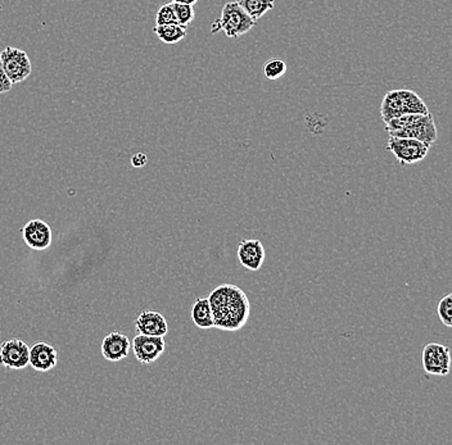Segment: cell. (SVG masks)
<instances>
[{
  "instance_id": "6da1fadb",
  "label": "cell",
  "mask_w": 452,
  "mask_h": 445,
  "mask_svg": "<svg viewBox=\"0 0 452 445\" xmlns=\"http://www.w3.org/2000/svg\"><path fill=\"white\" fill-rule=\"evenodd\" d=\"M209 306L214 316V327L224 331L242 329L250 317V301L240 287L224 284L211 293Z\"/></svg>"
},
{
  "instance_id": "7a4b0ae2",
  "label": "cell",
  "mask_w": 452,
  "mask_h": 445,
  "mask_svg": "<svg viewBox=\"0 0 452 445\" xmlns=\"http://www.w3.org/2000/svg\"><path fill=\"white\" fill-rule=\"evenodd\" d=\"M410 113H429L423 99L413 90L398 89L388 92L381 104V115L386 123L392 118Z\"/></svg>"
},
{
  "instance_id": "3957f363",
  "label": "cell",
  "mask_w": 452,
  "mask_h": 445,
  "mask_svg": "<svg viewBox=\"0 0 452 445\" xmlns=\"http://www.w3.org/2000/svg\"><path fill=\"white\" fill-rule=\"evenodd\" d=\"M255 25L256 21L252 20L251 17L239 7L237 1H231L224 6L220 17L212 22L211 34L224 31L228 37L237 39L239 36L251 31Z\"/></svg>"
},
{
  "instance_id": "277c9868",
  "label": "cell",
  "mask_w": 452,
  "mask_h": 445,
  "mask_svg": "<svg viewBox=\"0 0 452 445\" xmlns=\"http://www.w3.org/2000/svg\"><path fill=\"white\" fill-rule=\"evenodd\" d=\"M429 148H431L429 145L411 137H397L389 135L388 139L387 151H391L402 165H414L417 162H422L427 157Z\"/></svg>"
},
{
  "instance_id": "5b68a950",
  "label": "cell",
  "mask_w": 452,
  "mask_h": 445,
  "mask_svg": "<svg viewBox=\"0 0 452 445\" xmlns=\"http://www.w3.org/2000/svg\"><path fill=\"white\" fill-rule=\"evenodd\" d=\"M0 61L4 73L12 85L21 84L25 80L29 79L32 72V65L28 53L13 46H7L0 51Z\"/></svg>"
},
{
  "instance_id": "8992f818",
  "label": "cell",
  "mask_w": 452,
  "mask_h": 445,
  "mask_svg": "<svg viewBox=\"0 0 452 445\" xmlns=\"http://www.w3.org/2000/svg\"><path fill=\"white\" fill-rule=\"evenodd\" d=\"M422 362L427 374L446 376L450 372L451 353L445 345L429 343L424 346Z\"/></svg>"
},
{
  "instance_id": "52a82bcc",
  "label": "cell",
  "mask_w": 452,
  "mask_h": 445,
  "mask_svg": "<svg viewBox=\"0 0 452 445\" xmlns=\"http://www.w3.org/2000/svg\"><path fill=\"white\" fill-rule=\"evenodd\" d=\"M133 349L140 363L149 365L157 361L162 356V353L165 352V339L164 337L138 334L133 340Z\"/></svg>"
},
{
  "instance_id": "ba28073f",
  "label": "cell",
  "mask_w": 452,
  "mask_h": 445,
  "mask_svg": "<svg viewBox=\"0 0 452 445\" xmlns=\"http://www.w3.org/2000/svg\"><path fill=\"white\" fill-rule=\"evenodd\" d=\"M391 137H411V139H417L419 142H423L432 146V144L437 140L438 131L434 123V118L429 113H425L422 115V118L414 123L413 126L406 127V129L397 130V131H392L389 132Z\"/></svg>"
},
{
  "instance_id": "9c48e42d",
  "label": "cell",
  "mask_w": 452,
  "mask_h": 445,
  "mask_svg": "<svg viewBox=\"0 0 452 445\" xmlns=\"http://www.w3.org/2000/svg\"><path fill=\"white\" fill-rule=\"evenodd\" d=\"M30 348L20 339L4 341L0 346V365L20 370L29 365Z\"/></svg>"
},
{
  "instance_id": "30bf717a",
  "label": "cell",
  "mask_w": 452,
  "mask_h": 445,
  "mask_svg": "<svg viewBox=\"0 0 452 445\" xmlns=\"http://www.w3.org/2000/svg\"><path fill=\"white\" fill-rule=\"evenodd\" d=\"M237 256L244 268L250 271H259L265 261V248L259 240L244 239L238 245Z\"/></svg>"
},
{
  "instance_id": "8fae6325",
  "label": "cell",
  "mask_w": 452,
  "mask_h": 445,
  "mask_svg": "<svg viewBox=\"0 0 452 445\" xmlns=\"http://www.w3.org/2000/svg\"><path fill=\"white\" fill-rule=\"evenodd\" d=\"M23 237L30 248L36 251H43L51 245V227L42 220H32L23 227Z\"/></svg>"
},
{
  "instance_id": "7c38bea8",
  "label": "cell",
  "mask_w": 452,
  "mask_h": 445,
  "mask_svg": "<svg viewBox=\"0 0 452 445\" xmlns=\"http://www.w3.org/2000/svg\"><path fill=\"white\" fill-rule=\"evenodd\" d=\"M135 326L139 334L151 337H165L169 331L165 317L154 311L142 312L140 316L137 318Z\"/></svg>"
},
{
  "instance_id": "4fadbf2b",
  "label": "cell",
  "mask_w": 452,
  "mask_h": 445,
  "mask_svg": "<svg viewBox=\"0 0 452 445\" xmlns=\"http://www.w3.org/2000/svg\"><path fill=\"white\" fill-rule=\"evenodd\" d=\"M58 353L48 343H36L29 353V365L37 371H49L57 365Z\"/></svg>"
},
{
  "instance_id": "5bb4252c",
  "label": "cell",
  "mask_w": 452,
  "mask_h": 445,
  "mask_svg": "<svg viewBox=\"0 0 452 445\" xmlns=\"http://www.w3.org/2000/svg\"><path fill=\"white\" fill-rule=\"evenodd\" d=\"M130 340L120 332H111L102 343V353L104 358L117 362L129 354Z\"/></svg>"
},
{
  "instance_id": "9a60e30c",
  "label": "cell",
  "mask_w": 452,
  "mask_h": 445,
  "mask_svg": "<svg viewBox=\"0 0 452 445\" xmlns=\"http://www.w3.org/2000/svg\"><path fill=\"white\" fill-rule=\"evenodd\" d=\"M192 320L200 329L214 327V316L207 298H198L192 307Z\"/></svg>"
},
{
  "instance_id": "2e32d148",
  "label": "cell",
  "mask_w": 452,
  "mask_h": 445,
  "mask_svg": "<svg viewBox=\"0 0 452 445\" xmlns=\"http://www.w3.org/2000/svg\"><path fill=\"white\" fill-rule=\"evenodd\" d=\"M153 32L162 43L173 45L185 39L187 27L181 25H159L153 29Z\"/></svg>"
},
{
  "instance_id": "e0dca14e",
  "label": "cell",
  "mask_w": 452,
  "mask_h": 445,
  "mask_svg": "<svg viewBox=\"0 0 452 445\" xmlns=\"http://www.w3.org/2000/svg\"><path fill=\"white\" fill-rule=\"evenodd\" d=\"M237 3L255 21L271 11L275 6V0H237Z\"/></svg>"
},
{
  "instance_id": "ac0fdd59",
  "label": "cell",
  "mask_w": 452,
  "mask_h": 445,
  "mask_svg": "<svg viewBox=\"0 0 452 445\" xmlns=\"http://www.w3.org/2000/svg\"><path fill=\"white\" fill-rule=\"evenodd\" d=\"M288 71V65L284 61L274 58L266 62L264 65V73L267 80H278L283 77Z\"/></svg>"
},
{
  "instance_id": "d6986e66",
  "label": "cell",
  "mask_w": 452,
  "mask_h": 445,
  "mask_svg": "<svg viewBox=\"0 0 452 445\" xmlns=\"http://www.w3.org/2000/svg\"><path fill=\"white\" fill-rule=\"evenodd\" d=\"M173 7L178 23L181 26L188 27V25L193 21L194 17H195L193 6H188V4H181V3L173 1Z\"/></svg>"
},
{
  "instance_id": "ffe728a7",
  "label": "cell",
  "mask_w": 452,
  "mask_h": 445,
  "mask_svg": "<svg viewBox=\"0 0 452 445\" xmlns=\"http://www.w3.org/2000/svg\"><path fill=\"white\" fill-rule=\"evenodd\" d=\"M159 25H179L173 11V1L166 3L158 9L156 15V26Z\"/></svg>"
},
{
  "instance_id": "44dd1931",
  "label": "cell",
  "mask_w": 452,
  "mask_h": 445,
  "mask_svg": "<svg viewBox=\"0 0 452 445\" xmlns=\"http://www.w3.org/2000/svg\"><path fill=\"white\" fill-rule=\"evenodd\" d=\"M438 317L441 320V322L444 323L447 327L452 326V296L451 295H446L444 296L439 303H438L437 308Z\"/></svg>"
},
{
  "instance_id": "7402d4cb",
  "label": "cell",
  "mask_w": 452,
  "mask_h": 445,
  "mask_svg": "<svg viewBox=\"0 0 452 445\" xmlns=\"http://www.w3.org/2000/svg\"><path fill=\"white\" fill-rule=\"evenodd\" d=\"M12 87H13V85H12V82L9 81V79H8L7 75L4 73L3 65H1V61H0V94L11 92Z\"/></svg>"
},
{
  "instance_id": "603a6c76",
  "label": "cell",
  "mask_w": 452,
  "mask_h": 445,
  "mask_svg": "<svg viewBox=\"0 0 452 445\" xmlns=\"http://www.w3.org/2000/svg\"><path fill=\"white\" fill-rule=\"evenodd\" d=\"M147 162H148V158L143 153H138L135 156H133V158H131V165L137 167V168H142V167L147 165Z\"/></svg>"
},
{
  "instance_id": "cb8c5ba5",
  "label": "cell",
  "mask_w": 452,
  "mask_h": 445,
  "mask_svg": "<svg viewBox=\"0 0 452 445\" xmlns=\"http://www.w3.org/2000/svg\"><path fill=\"white\" fill-rule=\"evenodd\" d=\"M173 1H176V3H181V4H188V6H194L198 0H173Z\"/></svg>"
}]
</instances>
